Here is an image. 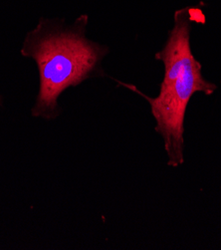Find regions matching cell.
<instances>
[{"label":"cell","mask_w":221,"mask_h":250,"mask_svg":"<svg viewBox=\"0 0 221 250\" xmlns=\"http://www.w3.org/2000/svg\"><path fill=\"white\" fill-rule=\"evenodd\" d=\"M174 21V27L169 30L164 46L155 55L164 67L159 95L151 98L134 85L116 81L141 96L150 104L156 120V132L164 143L167 165L178 167L184 163V119L190 99L199 92L209 96L217 86L203 77L201 64L192 54L191 8L177 10Z\"/></svg>","instance_id":"2"},{"label":"cell","mask_w":221,"mask_h":250,"mask_svg":"<svg viewBox=\"0 0 221 250\" xmlns=\"http://www.w3.org/2000/svg\"><path fill=\"white\" fill-rule=\"evenodd\" d=\"M88 23V14L80 15L72 24L61 18L41 17L24 38L21 55L35 61L39 74L33 117L56 119L62 111L58 100L67 89L106 76L103 60L110 49L87 37Z\"/></svg>","instance_id":"1"},{"label":"cell","mask_w":221,"mask_h":250,"mask_svg":"<svg viewBox=\"0 0 221 250\" xmlns=\"http://www.w3.org/2000/svg\"><path fill=\"white\" fill-rule=\"evenodd\" d=\"M2 104V99H1V95H0V106Z\"/></svg>","instance_id":"3"},{"label":"cell","mask_w":221,"mask_h":250,"mask_svg":"<svg viewBox=\"0 0 221 250\" xmlns=\"http://www.w3.org/2000/svg\"><path fill=\"white\" fill-rule=\"evenodd\" d=\"M220 82H221V81H220Z\"/></svg>","instance_id":"4"}]
</instances>
